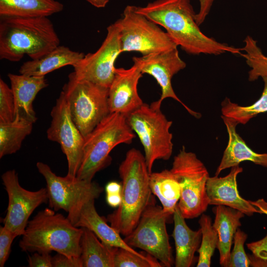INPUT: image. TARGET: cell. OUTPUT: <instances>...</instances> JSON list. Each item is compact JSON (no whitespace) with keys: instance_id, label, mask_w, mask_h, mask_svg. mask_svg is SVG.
<instances>
[{"instance_id":"obj_1","label":"cell","mask_w":267,"mask_h":267,"mask_svg":"<svg viewBox=\"0 0 267 267\" xmlns=\"http://www.w3.org/2000/svg\"><path fill=\"white\" fill-rule=\"evenodd\" d=\"M134 8L163 27L176 44L188 54L241 53V48L220 43L201 31L190 0H155L143 7L134 6Z\"/></svg>"},{"instance_id":"obj_2","label":"cell","mask_w":267,"mask_h":267,"mask_svg":"<svg viewBox=\"0 0 267 267\" xmlns=\"http://www.w3.org/2000/svg\"><path fill=\"white\" fill-rule=\"evenodd\" d=\"M122 179V201L106 220L120 234H130L147 206L155 201L149 185V175L144 155L132 148L119 167Z\"/></svg>"},{"instance_id":"obj_3","label":"cell","mask_w":267,"mask_h":267,"mask_svg":"<svg viewBox=\"0 0 267 267\" xmlns=\"http://www.w3.org/2000/svg\"><path fill=\"white\" fill-rule=\"evenodd\" d=\"M48 17H0V59L18 62L26 54L38 58L59 45Z\"/></svg>"},{"instance_id":"obj_4","label":"cell","mask_w":267,"mask_h":267,"mask_svg":"<svg viewBox=\"0 0 267 267\" xmlns=\"http://www.w3.org/2000/svg\"><path fill=\"white\" fill-rule=\"evenodd\" d=\"M83 232L82 227L74 225L67 217L46 208L29 221L19 245L25 252L54 251L70 257H80Z\"/></svg>"},{"instance_id":"obj_5","label":"cell","mask_w":267,"mask_h":267,"mask_svg":"<svg viewBox=\"0 0 267 267\" xmlns=\"http://www.w3.org/2000/svg\"><path fill=\"white\" fill-rule=\"evenodd\" d=\"M135 137L125 115L110 113L85 138L77 178L92 181L95 174L110 163L112 149L120 144L131 143Z\"/></svg>"},{"instance_id":"obj_6","label":"cell","mask_w":267,"mask_h":267,"mask_svg":"<svg viewBox=\"0 0 267 267\" xmlns=\"http://www.w3.org/2000/svg\"><path fill=\"white\" fill-rule=\"evenodd\" d=\"M72 118L85 138L110 113L108 88L78 79L74 72L63 88Z\"/></svg>"},{"instance_id":"obj_7","label":"cell","mask_w":267,"mask_h":267,"mask_svg":"<svg viewBox=\"0 0 267 267\" xmlns=\"http://www.w3.org/2000/svg\"><path fill=\"white\" fill-rule=\"evenodd\" d=\"M127 122L138 137L144 151V158L150 173L155 161L167 160L173 149V135L170 132L172 121H169L152 103H146L126 116Z\"/></svg>"},{"instance_id":"obj_8","label":"cell","mask_w":267,"mask_h":267,"mask_svg":"<svg viewBox=\"0 0 267 267\" xmlns=\"http://www.w3.org/2000/svg\"><path fill=\"white\" fill-rule=\"evenodd\" d=\"M39 173L46 183L49 208L67 213V217L75 225L84 206L90 200L98 198L103 189L93 181H87L68 175L57 176L47 164L38 162Z\"/></svg>"},{"instance_id":"obj_9","label":"cell","mask_w":267,"mask_h":267,"mask_svg":"<svg viewBox=\"0 0 267 267\" xmlns=\"http://www.w3.org/2000/svg\"><path fill=\"white\" fill-rule=\"evenodd\" d=\"M170 170L180 186L178 206L182 216L189 219L201 215L209 205L206 184L210 176L204 164L183 146L175 156Z\"/></svg>"},{"instance_id":"obj_10","label":"cell","mask_w":267,"mask_h":267,"mask_svg":"<svg viewBox=\"0 0 267 267\" xmlns=\"http://www.w3.org/2000/svg\"><path fill=\"white\" fill-rule=\"evenodd\" d=\"M122 53L137 51L142 55L171 50L178 45L166 32L144 15L127 5L117 20Z\"/></svg>"},{"instance_id":"obj_11","label":"cell","mask_w":267,"mask_h":267,"mask_svg":"<svg viewBox=\"0 0 267 267\" xmlns=\"http://www.w3.org/2000/svg\"><path fill=\"white\" fill-rule=\"evenodd\" d=\"M170 216L155 201L143 212L134 230L124 239L130 246L141 249L157 259L163 267L175 264L167 231L166 222Z\"/></svg>"},{"instance_id":"obj_12","label":"cell","mask_w":267,"mask_h":267,"mask_svg":"<svg viewBox=\"0 0 267 267\" xmlns=\"http://www.w3.org/2000/svg\"><path fill=\"white\" fill-rule=\"evenodd\" d=\"M122 53L120 29L117 20L107 28V35L99 48L88 53L73 66L76 77L98 85L110 87L115 75V62Z\"/></svg>"},{"instance_id":"obj_13","label":"cell","mask_w":267,"mask_h":267,"mask_svg":"<svg viewBox=\"0 0 267 267\" xmlns=\"http://www.w3.org/2000/svg\"><path fill=\"white\" fill-rule=\"evenodd\" d=\"M51 124L46 132L47 138L60 145L67 160V175L75 177L83 158L85 138L72 118L62 91L51 111Z\"/></svg>"},{"instance_id":"obj_14","label":"cell","mask_w":267,"mask_h":267,"mask_svg":"<svg viewBox=\"0 0 267 267\" xmlns=\"http://www.w3.org/2000/svg\"><path fill=\"white\" fill-rule=\"evenodd\" d=\"M1 179L8 197L6 215L2 220L3 226L18 236L22 235L34 210L48 202L46 188L36 191L24 188L20 184L14 170L4 173Z\"/></svg>"},{"instance_id":"obj_15","label":"cell","mask_w":267,"mask_h":267,"mask_svg":"<svg viewBox=\"0 0 267 267\" xmlns=\"http://www.w3.org/2000/svg\"><path fill=\"white\" fill-rule=\"evenodd\" d=\"M133 61L138 65L142 74L152 76L161 88V96L158 100L151 103L153 105L161 108L165 99L171 98L182 104L194 117L198 118L201 116L200 113L191 110L181 101L172 87L173 77L186 67V63L180 57L177 48L141 57L134 56Z\"/></svg>"},{"instance_id":"obj_16","label":"cell","mask_w":267,"mask_h":267,"mask_svg":"<svg viewBox=\"0 0 267 267\" xmlns=\"http://www.w3.org/2000/svg\"><path fill=\"white\" fill-rule=\"evenodd\" d=\"M142 74L135 62L129 69L115 68L114 78L108 88L110 113L126 116L143 104L137 91L138 83Z\"/></svg>"},{"instance_id":"obj_17","label":"cell","mask_w":267,"mask_h":267,"mask_svg":"<svg viewBox=\"0 0 267 267\" xmlns=\"http://www.w3.org/2000/svg\"><path fill=\"white\" fill-rule=\"evenodd\" d=\"M242 171L243 168L237 165L231 167L229 173L225 177L215 175L209 177L206 184L209 204L227 206L248 216L254 213L261 214L260 211L249 200L243 198L239 193L237 177Z\"/></svg>"},{"instance_id":"obj_18","label":"cell","mask_w":267,"mask_h":267,"mask_svg":"<svg viewBox=\"0 0 267 267\" xmlns=\"http://www.w3.org/2000/svg\"><path fill=\"white\" fill-rule=\"evenodd\" d=\"M8 77L14 99L15 118L34 123L37 118L33 103L38 93L48 86L45 76L9 73Z\"/></svg>"},{"instance_id":"obj_19","label":"cell","mask_w":267,"mask_h":267,"mask_svg":"<svg viewBox=\"0 0 267 267\" xmlns=\"http://www.w3.org/2000/svg\"><path fill=\"white\" fill-rule=\"evenodd\" d=\"M228 135V141L215 175L223 170L239 165L243 161H251L256 165L267 167V153L254 152L246 143L236 131L237 122L233 119L222 116Z\"/></svg>"},{"instance_id":"obj_20","label":"cell","mask_w":267,"mask_h":267,"mask_svg":"<svg viewBox=\"0 0 267 267\" xmlns=\"http://www.w3.org/2000/svg\"><path fill=\"white\" fill-rule=\"evenodd\" d=\"M213 210L215 215L213 226L218 234L220 264L222 267H228L234 237L241 225L240 220L245 214L224 205H217Z\"/></svg>"},{"instance_id":"obj_21","label":"cell","mask_w":267,"mask_h":267,"mask_svg":"<svg viewBox=\"0 0 267 267\" xmlns=\"http://www.w3.org/2000/svg\"><path fill=\"white\" fill-rule=\"evenodd\" d=\"M174 228L173 236L176 247L175 265L176 267H190L194 262L201 241L200 229L193 230L188 227L178 205L173 215Z\"/></svg>"},{"instance_id":"obj_22","label":"cell","mask_w":267,"mask_h":267,"mask_svg":"<svg viewBox=\"0 0 267 267\" xmlns=\"http://www.w3.org/2000/svg\"><path fill=\"white\" fill-rule=\"evenodd\" d=\"M83 52L71 50L64 45H58L52 50L36 59L23 63L19 72L30 76H45L47 74L62 67L74 66L85 56Z\"/></svg>"},{"instance_id":"obj_23","label":"cell","mask_w":267,"mask_h":267,"mask_svg":"<svg viewBox=\"0 0 267 267\" xmlns=\"http://www.w3.org/2000/svg\"><path fill=\"white\" fill-rule=\"evenodd\" d=\"M94 201L91 200L86 203L75 225L89 229L107 244L123 248L135 254H141L129 245L122 238L120 233L107 223L106 219L98 214L95 207Z\"/></svg>"},{"instance_id":"obj_24","label":"cell","mask_w":267,"mask_h":267,"mask_svg":"<svg viewBox=\"0 0 267 267\" xmlns=\"http://www.w3.org/2000/svg\"><path fill=\"white\" fill-rule=\"evenodd\" d=\"M63 7L56 0H0V17H48Z\"/></svg>"},{"instance_id":"obj_25","label":"cell","mask_w":267,"mask_h":267,"mask_svg":"<svg viewBox=\"0 0 267 267\" xmlns=\"http://www.w3.org/2000/svg\"><path fill=\"white\" fill-rule=\"evenodd\" d=\"M82 228L80 257L83 267H114V255L118 247L100 241L92 231Z\"/></svg>"},{"instance_id":"obj_26","label":"cell","mask_w":267,"mask_h":267,"mask_svg":"<svg viewBox=\"0 0 267 267\" xmlns=\"http://www.w3.org/2000/svg\"><path fill=\"white\" fill-rule=\"evenodd\" d=\"M149 185L152 193L159 199L164 212L169 216L173 215L180 199V185L171 170L151 173Z\"/></svg>"},{"instance_id":"obj_27","label":"cell","mask_w":267,"mask_h":267,"mask_svg":"<svg viewBox=\"0 0 267 267\" xmlns=\"http://www.w3.org/2000/svg\"><path fill=\"white\" fill-rule=\"evenodd\" d=\"M33 123L16 118L10 122L0 123V158L20 149L24 139L32 131Z\"/></svg>"},{"instance_id":"obj_28","label":"cell","mask_w":267,"mask_h":267,"mask_svg":"<svg viewBox=\"0 0 267 267\" xmlns=\"http://www.w3.org/2000/svg\"><path fill=\"white\" fill-rule=\"evenodd\" d=\"M264 89L261 96L252 105L243 106L232 102L230 99L225 98L222 103V115L235 120L243 125L247 123L252 118L259 114L267 112V76L262 78Z\"/></svg>"},{"instance_id":"obj_29","label":"cell","mask_w":267,"mask_h":267,"mask_svg":"<svg viewBox=\"0 0 267 267\" xmlns=\"http://www.w3.org/2000/svg\"><path fill=\"white\" fill-rule=\"evenodd\" d=\"M202 237L197 252V267H210L211 258L218 244V234L212 223L210 217L202 214L199 220Z\"/></svg>"},{"instance_id":"obj_30","label":"cell","mask_w":267,"mask_h":267,"mask_svg":"<svg viewBox=\"0 0 267 267\" xmlns=\"http://www.w3.org/2000/svg\"><path fill=\"white\" fill-rule=\"evenodd\" d=\"M244 46L241 48L245 52L240 54L251 68L248 72L249 81H255L259 78L267 76V56L258 45L257 41L247 36L244 40Z\"/></svg>"},{"instance_id":"obj_31","label":"cell","mask_w":267,"mask_h":267,"mask_svg":"<svg viewBox=\"0 0 267 267\" xmlns=\"http://www.w3.org/2000/svg\"><path fill=\"white\" fill-rule=\"evenodd\" d=\"M162 264L151 255L135 254L118 248L114 255V267H161Z\"/></svg>"},{"instance_id":"obj_32","label":"cell","mask_w":267,"mask_h":267,"mask_svg":"<svg viewBox=\"0 0 267 267\" xmlns=\"http://www.w3.org/2000/svg\"><path fill=\"white\" fill-rule=\"evenodd\" d=\"M247 235L240 228H238L234 237V247L230 254L228 267H248L251 265L249 255L244 249V244Z\"/></svg>"},{"instance_id":"obj_33","label":"cell","mask_w":267,"mask_h":267,"mask_svg":"<svg viewBox=\"0 0 267 267\" xmlns=\"http://www.w3.org/2000/svg\"><path fill=\"white\" fill-rule=\"evenodd\" d=\"M15 119V103L12 90L0 79V123L13 121Z\"/></svg>"},{"instance_id":"obj_34","label":"cell","mask_w":267,"mask_h":267,"mask_svg":"<svg viewBox=\"0 0 267 267\" xmlns=\"http://www.w3.org/2000/svg\"><path fill=\"white\" fill-rule=\"evenodd\" d=\"M18 235L4 226H0V267H3L9 258L11 246Z\"/></svg>"},{"instance_id":"obj_35","label":"cell","mask_w":267,"mask_h":267,"mask_svg":"<svg viewBox=\"0 0 267 267\" xmlns=\"http://www.w3.org/2000/svg\"><path fill=\"white\" fill-rule=\"evenodd\" d=\"M105 189L108 205L113 208L118 207L122 201V183L115 181H110L106 185Z\"/></svg>"},{"instance_id":"obj_36","label":"cell","mask_w":267,"mask_h":267,"mask_svg":"<svg viewBox=\"0 0 267 267\" xmlns=\"http://www.w3.org/2000/svg\"><path fill=\"white\" fill-rule=\"evenodd\" d=\"M52 267H83L81 257H70L57 253L52 257Z\"/></svg>"},{"instance_id":"obj_37","label":"cell","mask_w":267,"mask_h":267,"mask_svg":"<svg viewBox=\"0 0 267 267\" xmlns=\"http://www.w3.org/2000/svg\"><path fill=\"white\" fill-rule=\"evenodd\" d=\"M50 253L36 252L29 256L28 262L30 267H52Z\"/></svg>"},{"instance_id":"obj_38","label":"cell","mask_w":267,"mask_h":267,"mask_svg":"<svg viewBox=\"0 0 267 267\" xmlns=\"http://www.w3.org/2000/svg\"><path fill=\"white\" fill-rule=\"evenodd\" d=\"M247 247L255 256L267 260V234L260 240L247 243Z\"/></svg>"},{"instance_id":"obj_39","label":"cell","mask_w":267,"mask_h":267,"mask_svg":"<svg viewBox=\"0 0 267 267\" xmlns=\"http://www.w3.org/2000/svg\"><path fill=\"white\" fill-rule=\"evenodd\" d=\"M215 0H199V11L195 15L196 22L199 26L204 22L207 16L210 12Z\"/></svg>"},{"instance_id":"obj_40","label":"cell","mask_w":267,"mask_h":267,"mask_svg":"<svg viewBox=\"0 0 267 267\" xmlns=\"http://www.w3.org/2000/svg\"><path fill=\"white\" fill-rule=\"evenodd\" d=\"M250 203L256 207L261 212V214L267 215V202L264 199H259L257 201H250Z\"/></svg>"},{"instance_id":"obj_41","label":"cell","mask_w":267,"mask_h":267,"mask_svg":"<svg viewBox=\"0 0 267 267\" xmlns=\"http://www.w3.org/2000/svg\"><path fill=\"white\" fill-rule=\"evenodd\" d=\"M92 6L96 8H103L106 6L110 0H86Z\"/></svg>"}]
</instances>
